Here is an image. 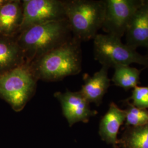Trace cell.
Listing matches in <instances>:
<instances>
[{
	"label": "cell",
	"mask_w": 148,
	"mask_h": 148,
	"mask_svg": "<svg viewBox=\"0 0 148 148\" xmlns=\"http://www.w3.org/2000/svg\"><path fill=\"white\" fill-rule=\"evenodd\" d=\"M81 43L73 36L30 64L37 80L54 82L79 74L82 70Z\"/></svg>",
	"instance_id": "cell-1"
},
{
	"label": "cell",
	"mask_w": 148,
	"mask_h": 148,
	"mask_svg": "<svg viewBox=\"0 0 148 148\" xmlns=\"http://www.w3.org/2000/svg\"><path fill=\"white\" fill-rule=\"evenodd\" d=\"M73 37L66 19L29 27L19 33L17 42L27 64L41 57Z\"/></svg>",
	"instance_id": "cell-2"
},
{
	"label": "cell",
	"mask_w": 148,
	"mask_h": 148,
	"mask_svg": "<svg viewBox=\"0 0 148 148\" xmlns=\"http://www.w3.org/2000/svg\"><path fill=\"white\" fill-rule=\"evenodd\" d=\"M63 1L66 18L73 36L81 42L94 39L103 27L105 0Z\"/></svg>",
	"instance_id": "cell-3"
},
{
	"label": "cell",
	"mask_w": 148,
	"mask_h": 148,
	"mask_svg": "<svg viewBox=\"0 0 148 148\" xmlns=\"http://www.w3.org/2000/svg\"><path fill=\"white\" fill-rule=\"evenodd\" d=\"M37 81L30 65L24 64L0 75V98L20 112L34 95Z\"/></svg>",
	"instance_id": "cell-4"
},
{
	"label": "cell",
	"mask_w": 148,
	"mask_h": 148,
	"mask_svg": "<svg viewBox=\"0 0 148 148\" xmlns=\"http://www.w3.org/2000/svg\"><path fill=\"white\" fill-rule=\"evenodd\" d=\"M93 40L95 58L102 66L114 68L135 63L148 68V56L138 53L136 49L123 43L121 38L106 34H98Z\"/></svg>",
	"instance_id": "cell-5"
},
{
	"label": "cell",
	"mask_w": 148,
	"mask_h": 148,
	"mask_svg": "<svg viewBox=\"0 0 148 148\" xmlns=\"http://www.w3.org/2000/svg\"><path fill=\"white\" fill-rule=\"evenodd\" d=\"M144 0H105L106 10L101 29L106 34L121 38Z\"/></svg>",
	"instance_id": "cell-6"
},
{
	"label": "cell",
	"mask_w": 148,
	"mask_h": 148,
	"mask_svg": "<svg viewBox=\"0 0 148 148\" xmlns=\"http://www.w3.org/2000/svg\"><path fill=\"white\" fill-rule=\"evenodd\" d=\"M22 2L23 15L19 33L35 25L66 19L63 1L24 0Z\"/></svg>",
	"instance_id": "cell-7"
},
{
	"label": "cell",
	"mask_w": 148,
	"mask_h": 148,
	"mask_svg": "<svg viewBox=\"0 0 148 148\" xmlns=\"http://www.w3.org/2000/svg\"><path fill=\"white\" fill-rule=\"evenodd\" d=\"M54 96L60 102L63 115L70 126L79 122H87L90 117L97 114V111L90 109V103L79 91L71 92L67 90L64 93L57 92Z\"/></svg>",
	"instance_id": "cell-8"
},
{
	"label": "cell",
	"mask_w": 148,
	"mask_h": 148,
	"mask_svg": "<svg viewBox=\"0 0 148 148\" xmlns=\"http://www.w3.org/2000/svg\"><path fill=\"white\" fill-rule=\"evenodd\" d=\"M126 45L134 49L148 48V0H144L130 22L126 32Z\"/></svg>",
	"instance_id": "cell-9"
},
{
	"label": "cell",
	"mask_w": 148,
	"mask_h": 148,
	"mask_svg": "<svg viewBox=\"0 0 148 148\" xmlns=\"http://www.w3.org/2000/svg\"><path fill=\"white\" fill-rule=\"evenodd\" d=\"M109 69L106 66H102L101 68L92 76L88 74L84 75V84L79 91L90 103H93L97 106L101 104L110 85L111 79L108 76Z\"/></svg>",
	"instance_id": "cell-10"
},
{
	"label": "cell",
	"mask_w": 148,
	"mask_h": 148,
	"mask_svg": "<svg viewBox=\"0 0 148 148\" xmlns=\"http://www.w3.org/2000/svg\"><path fill=\"white\" fill-rule=\"evenodd\" d=\"M23 15L22 1L8 0L0 9V36L17 37L20 32Z\"/></svg>",
	"instance_id": "cell-11"
},
{
	"label": "cell",
	"mask_w": 148,
	"mask_h": 148,
	"mask_svg": "<svg viewBox=\"0 0 148 148\" xmlns=\"http://www.w3.org/2000/svg\"><path fill=\"white\" fill-rule=\"evenodd\" d=\"M126 120V112L112 102L99 124V133L103 140L116 147L119 129Z\"/></svg>",
	"instance_id": "cell-12"
},
{
	"label": "cell",
	"mask_w": 148,
	"mask_h": 148,
	"mask_svg": "<svg viewBox=\"0 0 148 148\" xmlns=\"http://www.w3.org/2000/svg\"><path fill=\"white\" fill-rule=\"evenodd\" d=\"M16 37L0 36V75L26 63Z\"/></svg>",
	"instance_id": "cell-13"
},
{
	"label": "cell",
	"mask_w": 148,
	"mask_h": 148,
	"mask_svg": "<svg viewBox=\"0 0 148 148\" xmlns=\"http://www.w3.org/2000/svg\"><path fill=\"white\" fill-rule=\"evenodd\" d=\"M114 69L115 71L111 81L114 85L126 90L138 86L140 80V70L130 65L117 66Z\"/></svg>",
	"instance_id": "cell-14"
},
{
	"label": "cell",
	"mask_w": 148,
	"mask_h": 148,
	"mask_svg": "<svg viewBox=\"0 0 148 148\" xmlns=\"http://www.w3.org/2000/svg\"><path fill=\"white\" fill-rule=\"evenodd\" d=\"M127 148H148V125L133 127L125 139Z\"/></svg>",
	"instance_id": "cell-15"
},
{
	"label": "cell",
	"mask_w": 148,
	"mask_h": 148,
	"mask_svg": "<svg viewBox=\"0 0 148 148\" xmlns=\"http://www.w3.org/2000/svg\"><path fill=\"white\" fill-rule=\"evenodd\" d=\"M126 112V122L127 125L133 127L148 125V110L137 108L129 104Z\"/></svg>",
	"instance_id": "cell-16"
},
{
	"label": "cell",
	"mask_w": 148,
	"mask_h": 148,
	"mask_svg": "<svg viewBox=\"0 0 148 148\" xmlns=\"http://www.w3.org/2000/svg\"><path fill=\"white\" fill-rule=\"evenodd\" d=\"M130 99L132 101L133 106L141 109H148V86H138L134 88Z\"/></svg>",
	"instance_id": "cell-17"
},
{
	"label": "cell",
	"mask_w": 148,
	"mask_h": 148,
	"mask_svg": "<svg viewBox=\"0 0 148 148\" xmlns=\"http://www.w3.org/2000/svg\"><path fill=\"white\" fill-rule=\"evenodd\" d=\"M8 1V0H0V9L5 5L6 3H7Z\"/></svg>",
	"instance_id": "cell-18"
},
{
	"label": "cell",
	"mask_w": 148,
	"mask_h": 148,
	"mask_svg": "<svg viewBox=\"0 0 148 148\" xmlns=\"http://www.w3.org/2000/svg\"><path fill=\"white\" fill-rule=\"evenodd\" d=\"M147 49H148V53H147V56H148V48H147Z\"/></svg>",
	"instance_id": "cell-19"
}]
</instances>
